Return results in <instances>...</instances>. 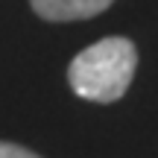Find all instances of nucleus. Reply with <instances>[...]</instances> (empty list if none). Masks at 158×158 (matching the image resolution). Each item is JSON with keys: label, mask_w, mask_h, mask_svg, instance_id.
I'll return each mask as SVG.
<instances>
[{"label": "nucleus", "mask_w": 158, "mask_h": 158, "mask_svg": "<svg viewBox=\"0 0 158 158\" xmlns=\"http://www.w3.org/2000/svg\"><path fill=\"white\" fill-rule=\"evenodd\" d=\"M138 68V47L123 35H111L85 47L70 62L68 82L76 97L91 102H117L129 91Z\"/></svg>", "instance_id": "f257e3e1"}, {"label": "nucleus", "mask_w": 158, "mask_h": 158, "mask_svg": "<svg viewBox=\"0 0 158 158\" xmlns=\"http://www.w3.org/2000/svg\"><path fill=\"white\" fill-rule=\"evenodd\" d=\"M35 15L44 21H85L106 12L114 0H29Z\"/></svg>", "instance_id": "f03ea898"}, {"label": "nucleus", "mask_w": 158, "mask_h": 158, "mask_svg": "<svg viewBox=\"0 0 158 158\" xmlns=\"http://www.w3.org/2000/svg\"><path fill=\"white\" fill-rule=\"evenodd\" d=\"M0 158H41V155H35L32 149H27V147H18V143L0 141Z\"/></svg>", "instance_id": "7ed1b4c3"}]
</instances>
